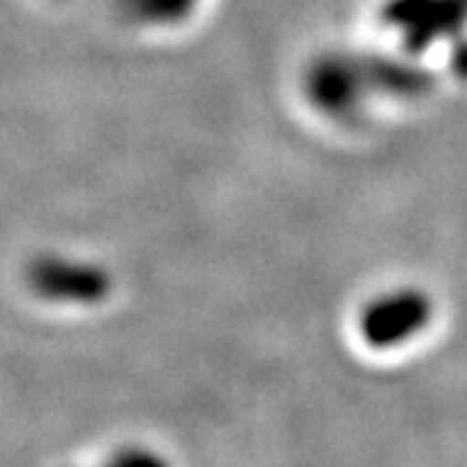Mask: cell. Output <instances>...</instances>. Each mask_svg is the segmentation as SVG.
I'll use <instances>...</instances> for the list:
<instances>
[{
	"label": "cell",
	"instance_id": "obj_1",
	"mask_svg": "<svg viewBox=\"0 0 467 467\" xmlns=\"http://www.w3.org/2000/svg\"><path fill=\"white\" fill-rule=\"evenodd\" d=\"M28 282L31 290L48 298V302H71V305L99 302L110 290L108 274L102 268L85 262H68L59 256L37 259L28 271Z\"/></svg>",
	"mask_w": 467,
	"mask_h": 467
},
{
	"label": "cell",
	"instance_id": "obj_3",
	"mask_svg": "<svg viewBox=\"0 0 467 467\" xmlns=\"http://www.w3.org/2000/svg\"><path fill=\"white\" fill-rule=\"evenodd\" d=\"M105 467H170L158 453L152 451H139V448H130L116 453L113 459L105 462Z\"/></svg>",
	"mask_w": 467,
	"mask_h": 467
},
{
	"label": "cell",
	"instance_id": "obj_2",
	"mask_svg": "<svg viewBox=\"0 0 467 467\" xmlns=\"http://www.w3.org/2000/svg\"><path fill=\"white\" fill-rule=\"evenodd\" d=\"M422 305L414 296H397V298H383L369 313L363 316V336L369 338L375 347L397 344L406 338L409 332L420 324L422 318Z\"/></svg>",
	"mask_w": 467,
	"mask_h": 467
}]
</instances>
